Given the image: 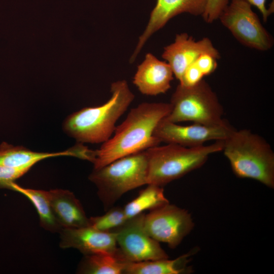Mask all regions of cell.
I'll list each match as a JSON object with an SVG mask.
<instances>
[{
	"label": "cell",
	"mask_w": 274,
	"mask_h": 274,
	"mask_svg": "<svg viewBox=\"0 0 274 274\" xmlns=\"http://www.w3.org/2000/svg\"><path fill=\"white\" fill-rule=\"evenodd\" d=\"M223 142L222 151L236 177L274 188V152L263 137L247 129H234Z\"/></svg>",
	"instance_id": "3957f363"
},
{
	"label": "cell",
	"mask_w": 274,
	"mask_h": 274,
	"mask_svg": "<svg viewBox=\"0 0 274 274\" xmlns=\"http://www.w3.org/2000/svg\"><path fill=\"white\" fill-rule=\"evenodd\" d=\"M144 227L148 235L172 249L178 246L194 227L191 214L169 203L145 215Z\"/></svg>",
	"instance_id": "ba28073f"
},
{
	"label": "cell",
	"mask_w": 274,
	"mask_h": 274,
	"mask_svg": "<svg viewBox=\"0 0 274 274\" xmlns=\"http://www.w3.org/2000/svg\"><path fill=\"white\" fill-rule=\"evenodd\" d=\"M29 168H12L0 165V187L3 184L13 182L24 175Z\"/></svg>",
	"instance_id": "d4e9b609"
},
{
	"label": "cell",
	"mask_w": 274,
	"mask_h": 274,
	"mask_svg": "<svg viewBox=\"0 0 274 274\" xmlns=\"http://www.w3.org/2000/svg\"><path fill=\"white\" fill-rule=\"evenodd\" d=\"M198 247H194L187 253L176 259L168 258L140 262L127 263L123 273L125 274H182L193 271L188 265L191 257L198 251Z\"/></svg>",
	"instance_id": "2e32d148"
},
{
	"label": "cell",
	"mask_w": 274,
	"mask_h": 274,
	"mask_svg": "<svg viewBox=\"0 0 274 274\" xmlns=\"http://www.w3.org/2000/svg\"><path fill=\"white\" fill-rule=\"evenodd\" d=\"M164 118L157 125L153 135L160 143L177 144L186 147L201 146L209 141H224L235 129L227 122L217 126L197 123L182 126Z\"/></svg>",
	"instance_id": "30bf717a"
},
{
	"label": "cell",
	"mask_w": 274,
	"mask_h": 274,
	"mask_svg": "<svg viewBox=\"0 0 274 274\" xmlns=\"http://www.w3.org/2000/svg\"><path fill=\"white\" fill-rule=\"evenodd\" d=\"M17 191L26 196L33 204L38 213L40 224L45 230L59 233L62 227L58 222L52 208L48 191L25 188L13 182L1 186Z\"/></svg>",
	"instance_id": "ac0fdd59"
},
{
	"label": "cell",
	"mask_w": 274,
	"mask_h": 274,
	"mask_svg": "<svg viewBox=\"0 0 274 274\" xmlns=\"http://www.w3.org/2000/svg\"><path fill=\"white\" fill-rule=\"evenodd\" d=\"M145 214L128 219L115 233L117 245L128 262H140L168 258L159 242L150 237L144 227Z\"/></svg>",
	"instance_id": "9c48e42d"
},
{
	"label": "cell",
	"mask_w": 274,
	"mask_h": 274,
	"mask_svg": "<svg viewBox=\"0 0 274 274\" xmlns=\"http://www.w3.org/2000/svg\"><path fill=\"white\" fill-rule=\"evenodd\" d=\"M59 156H75L74 148L62 152L44 153L32 151L24 147L15 146L6 142L0 145L1 166L30 168L42 160Z\"/></svg>",
	"instance_id": "e0dca14e"
},
{
	"label": "cell",
	"mask_w": 274,
	"mask_h": 274,
	"mask_svg": "<svg viewBox=\"0 0 274 274\" xmlns=\"http://www.w3.org/2000/svg\"><path fill=\"white\" fill-rule=\"evenodd\" d=\"M123 208L111 207L103 215L89 218V226L103 232H112L127 220Z\"/></svg>",
	"instance_id": "44dd1931"
},
{
	"label": "cell",
	"mask_w": 274,
	"mask_h": 274,
	"mask_svg": "<svg viewBox=\"0 0 274 274\" xmlns=\"http://www.w3.org/2000/svg\"><path fill=\"white\" fill-rule=\"evenodd\" d=\"M128 262L118 248L114 253L84 255L77 269L82 274H121Z\"/></svg>",
	"instance_id": "d6986e66"
},
{
	"label": "cell",
	"mask_w": 274,
	"mask_h": 274,
	"mask_svg": "<svg viewBox=\"0 0 274 274\" xmlns=\"http://www.w3.org/2000/svg\"><path fill=\"white\" fill-rule=\"evenodd\" d=\"M61 248H74L84 255L116 252L117 242L113 232H103L90 226L62 228L59 232Z\"/></svg>",
	"instance_id": "4fadbf2b"
},
{
	"label": "cell",
	"mask_w": 274,
	"mask_h": 274,
	"mask_svg": "<svg viewBox=\"0 0 274 274\" xmlns=\"http://www.w3.org/2000/svg\"><path fill=\"white\" fill-rule=\"evenodd\" d=\"M207 3V0H156L146 28L139 38L134 52L129 59V62L134 61L149 38L162 28L170 19L183 13L201 16Z\"/></svg>",
	"instance_id": "7c38bea8"
},
{
	"label": "cell",
	"mask_w": 274,
	"mask_h": 274,
	"mask_svg": "<svg viewBox=\"0 0 274 274\" xmlns=\"http://www.w3.org/2000/svg\"><path fill=\"white\" fill-rule=\"evenodd\" d=\"M111 96L105 104L84 108L69 115L63 123L64 131L80 143H103L112 136L116 123L134 98L126 81L111 85Z\"/></svg>",
	"instance_id": "7a4b0ae2"
},
{
	"label": "cell",
	"mask_w": 274,
	"mask_h": 274,
	"mask_svg": "<svg viewBox=\"0 0 274 274\" xmlns=\"http://www.w3.org/2000/svg\"><path fill=\"white\" fill-rule=\"evenodd\" d=\"M147 185L148 186L142 190L136 198L128 202L123 208L127 219L146 210L151 211L169 203L161 186L150 184Z\"/></svg>",
	"instance_id": "ffe728a7"
},
{
	"label": "cell",
	"mask_w": 274,
	"mask_h": 274,
	"mask_svg": "<svg viewBox=\"0 0 274 274\" xmlns=\"http://www.w3.org/2000/svg\"><path fill=\"white\" fill-rule=\"evenodd\" d=\"M212 55L217 59L220 54L208 38L195 41L187 33L177 34L174 43L165 47L162 54L180 82L186 69L202 54Z\"/></svg>",
	"instance_id": "8fae6325"
},
{
	"label": "cell",
	"mask_w": 274,
	"mask_h": 274,
	"mask_svg": "<svg viewBox=\"0 0 274 274\" xmlns=\"http://www.w3.org/2000/svg\"><path fill=\"white\" fill-rule=\"evenodd\" d=\"M171 110V104L164 102H143L131 109L124 121L116 127L113 137L93 151L91 162L94 169L159 145L161 143L153 133Z\"/></svg>",
	"instance_id": "6da1fadb"
},
{
	"label": "cell",
	"mask_w": 274,
	"mask_h": 274,
	"mask_svg": "<svg viewBox=\"0 0 274 274\" xmlns=\"http://www.w3.org/2000/svg\"><path fill=\"white\" fill-rule=\"evenodd\" d=\"M172 110L164 119L178 123L192 121L207 126L222 125L223 108L215 92L203 79L192 86L180 84L172 94Z\"/></svg>",
	"instance_id": "8992f818"
},
{
	"label": "cell",
	"mask_w": 274,
	"mask_h": 274,
	"mask_svg": "<svg viewBox=\"0 0 274 274\" xmlns=\"http://www.w3.org/2000/svg\"><path fill=\"white\" fill-rule=\"evenodd\" d=\"M218 19L243 45L262 51L272 47V36L263 26L247 1L231 0Z\"/></svg>",
	"instance_id": "52a82bcc"
},
{
	"label": "cell",
	"mask_w": 274,
	"mask_h": 274,
	"mask_svg": "<svg viewBox=\"0 0 274 274\" xmlns=\"http://www.w3.org/2000/svg\"><path fill=\"white\" fill-rule=\"evenodd\" d=\"M230 1V0H229ZM231 1V0H230ZM252 6H254L259 10L262 16L264 22H266L269 16L273 12V2H272L269 8L266 7V0H246Z\"/></svg>",
	"instance_id": "484cf974"
},
{
	"label": "cell",
	"mask_w": 274,
	"mask_h": 274,
	"mask_svg": "<svg viewBox=\"0 0 274 274\" xmlns=\"http://www.w3.org/2000/svg\"><path fill=\"white\" fill-rule=\"evenodd\" d=\"M223 145V141H216L211 145L197 147L167 144L146 150L147 184L162 187L183 177L201 167L211 154L222 151Z\"/></svg>",
	"instance_id": "277c9868"
},
{
	"label": "cell",
	"mask_w": 274,
	"mask_h": 274,
	"mask_svg": "<svg viewBox=\"0 0 274 274\" xmlns=\"http://www.w3.org/2000/svg\"><path fill=\"white\" fill-rule=\"evenodd\" d=\"M173 76V71L167 62L160 60L148 53L138 66L133 83L142 94L154 96L165 93L170 88Z\"/></svg>",
	"instance_id": "5bb4252c"
},
{
	"label": "cell",
	"mask_w": 274,
	"mask_h": 274,
	"mask_svg": "<svg viewBox=\"0 0 274 274\" xmlns=\"http://www.w3.org/2000/svg\"><path fill=\"white\" fill-rule=\"evenodd\" d=\"M54 214L62 228H74L89 226L80 201L67 190L55 189L48 191Z\"/></svg>",
	"instance_id": "9a60e30c"
},
{
	"label": "cell",
	"mask_w": 274,
	"mask_h": 274,
	"mask_svg": "<svg viewBox=\"0 0 274 274\" xmlns=\"http://www.w3.org/2000/svg\"><path fill=\"white\" fill-rule=\"evenodd\" d=\"M229 0H207L205 10L201 15L208 23H211L219 18L229 4Z\"/></svg>",
	"instance_id": "7402d4cb"
},
{
	"label": "cell",
	"mask_w": 274,
	"mask_h": 274,
	"mask_svg": "<svg viewBox=\"0 0 274 274\" xmlns=\"http://www.w3.org/2000/svg\"><path fill=\"white\" fill-rule=\"evenodd\" d=\"M204 76L194 63L185 71L179 84L184 86H192L203 79Z\"/></svg>",
	"instance_id": "cb8c5ba5"
},
{
	"label": "cell",
	"mask_w": 274,
	"mask_h": 274,
	"mask_svg": "<svg viewBox=\"0 0 274 274\" xmlns=\"http://www.w3.org/2000/svg\"><path fill=\"white\" fill-rule=\"evenodd\" d=\"M217 59L210 54L204 53L200 55L194 62L204 76L213 73L217 67Z\"/></svg>",
	"instance_id": "603a6c76"
},
{
	"label": "cell",
	"mask_w": 274,
	"mask_h": 274,
	"mask_svg": "<svg viewBox=\"0 0 274 274\" xmlns=\"http://www.w3.org/2000/svg\"><path fill=\"white\" fill-rule=\"evenodd\" d=\"M148 169L145 150L93 169L88 178L97 187L98 196L108 210L126 192L147 184Z\"/></svg>",
	"instance_id": "5b68a950"
}]
</instances>
